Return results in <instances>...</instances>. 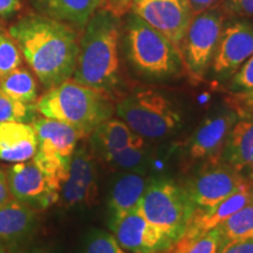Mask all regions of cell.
Segmentation results:
<instances>
[{
  "instance_id": "obj_1",
  "label": "cell",
  "mask_w": 253,
  "mask_h": 253,
  "mask_svg": "<svg viewBox=\"0 0 253 253\" xmlns=\"http://www.w3.org/2000/svg\"><path fill=\"white\" fill-rule=\"evenodd\" d=\"M8 33L47 89L73 77L80 40L72 26L39 13L28 14L12 25Z\"/></svg>"
},
{
  "instance_id": "obj_2",
  "label": "cell",
  "mask_w": 253,
  "mask_h": 253,
  "mask_svg": "<svg viewBox=\"0 0 253 253\" xmlns=\"http://www.w3.org/2000/svg\"><path fill=\"white\" fill-rule=\"evenodd\" d=\"M73 80L109 93L120 84V18L97 8L84 28Z\"/></svg>"
},
{
  "instance_id": "obj_3",
  "label": "cell",
  "mask_w": 253,
  "mask_h": 253,
  "mask_svg": "<svg viewBox=\"0 0 253 253\" xmlns=\"http://www.w3.org/2000/svg\"><path fill=\"white\" fill-rule=\"evenodd\" d=\"M36 108L43 118L66 123L82 136L91 134L113 114V106L106 93L71 79L49 88L37 101Z\"/></svg>"
},
{
  "instance_id": "obj_4",
  "label": "cell",
  "mask_w": 253,
  "mask_h": 253,
  "mask_svg": "<svg viewBox=\"0 0 253 253\" xmlns=\"http://www.w3.org/2000/svg\"><path fill=\"white\" fill-rule=\"evenodd\" d=\"M126 46L131 65L145 77H173L184 65L178 47L131 12L126 17Z\"/></svg>"
},
{
  "instance_id": "obj_5",
  "label": "cell",
  "mask_w": 253,
  "mask_h": 253,
  "mask_svg": "<svg viewBox=\"0 0 253 253\" xmlns=\"http://www.w3.org/2000/svg\"><path fill=\"white\" fill-rule=\"evenodd\" d=\"M137 210L175 243L184 235L196 205L185 188L171 179L150 181Z\"/></svg>"
},
{
  "instance_id": "obj_6",
  "label": "cell",
  "mask_w": 253,
  "mask_h": 253,
  "mask_svg": "<svg viewBox=\"0 0 253 253\" xmlns=\"http://www.w3.org/2000/svg\"><path fill=\"white\" fill-rule=\"evenodd\" d=\"M32 126L37 135V151L32 161L60 191L82 134L66 123L43 116L34 119Z\"/></svg>"
},
{
  "instance_id": "obj_7",
  "label": "cell",
  "mask_w": 253,
  "mask_h": 253,
  "mask_svg": "<svg viewBox=\"0 0 253 253\" xmlns=\"http://www.w3.org/2000/svg\"><path fill=\"white\" fill-rule=\"evenodd\" d=\"M120 119L132 131L145 138H162L177 129L181 116L164 95L155 90H138L116 107Z\"/></svg>"
},
{
  "instance_id": "obj_8",
  "label": "cell",
  "mask_w": 253,
  "mask_h": 253,
  "mask_svg": "<svg viewBox=\"0 0 253 253\" xmlns=\"http://www.w3.org/2000/svg\"><path fill=\"white\" fill-rule=\"evenodd\" d=\"M225 14L217 5L195 14L181 43L183 62L195 77H204L212 62Z\"/></svg>"
},
{
  "instance_id": "obj_9",
  "label": "cell",
  "mask_w": 253,
  "mask_h": 253,
  "mask_svg": "<svg viewBox=\"0 0 253 253\" xmlns=\"http://www.w3.org/2000/svg\"><path fill=\"white\" fill-rule=\"evenodd\" d=\"M129 11L178 48L195 15L189 0H132Z\"/></svg>"
},
{
  "instance_id": "obj_10",
  "label": "cell",
  "mask_w": 253,
  "mask_h": 253,
  "mask_svg": "<svg viewBox=\"0 0 253 253\" xmlns=\"http://www.w3.org/2000/svg\"><path fill=\"white\" fill-rule=\"evenodd\" d=\"M110 229L122 249L131 253H160L173 245L172 240L136 210L110 220Z\"/></svg>"
},
{
  "instance_id": "obj_11",
  "label": "cell",
  "mask_w": 253,
  "mask_h": 253,
  "mask_svg": "<svg viewBox=\"0 0 253 253\" xmlns=\"http://www.w3.org/2000/svg\"><path fill=\"white\" fill-rule=\"evenodd\" d=\"M6 175L12 198L34 210L47 209L59 199L60 191L33 161L14 163Z\"/></svg>"
},
{
  "instance_id": "obj_12",
  "label": "cell",
  "mask_w": 253,
  "mask_h": 253,
  "mask_svg": "<svg viewBox=\"0 0 253 253\" xmlns=\"http://www.w3.org/2000/svg\"><path fill=\"white\" fill-rule=\"evenodd\" d=\"M253 54V25L237 20L224 25L211 67L217 77L229 78Z\"/></svg>"
},
{
  "instance_id": "obj_13",
  "label": "cell",
  "mask_w": 253,
  "mask_h": 253,
  "mask_svg": "<svg viewBox=\"0 0 253 253\" xmlns=\"http://www.w3.org/2000/svg\"><path fill=\"white\" fill-rule=\"evenodd\" d=\"M248 184L240 172L227 164L209 168L184 186L196 208L213 207Z\"/></svg>"
},
{
  "instance_id": "obj_14",
  "label": "cell",
  "mask_w": 253,
  "mask_h": 253,
  "mask_svg": "<svg viewBox=\"0 0 253 253\" xmlns=\"http://www.w3.org/2000/svg\"><path fill=\"white\" fill-rule=\"evenodd\" d=\"M97 196V173L93 157L84 147L75 149L67 178L60 189L59 199L65 207L93 204Z\"/></svg>"
},
{
  "instance_id": "obj_15",
  "label": "cell",
  "mask_w": 253,
  "mask_h": 253,
  "mask_svg": "<svg viewBox=\"0 0 253 253\" xmlns=\"http://www.w3.org/2000/svg\"><path fill=\"white\" fill-rule=\"evenodd\" d=\"M237 121L238 113L231 109H221L208 118L192 136L189 148L190 157L194 160H218Z\"/></svg>"
},
{
  "instance_id": "obj_16",
  "label": "cell",
  "mask_w": 253,
  "mask_h": 253,
  "mask_svg": "<svg viewBox=\"0 0 253 253\" xmlns=\"http://www.w3.org/2000/svg\"><path fill=\"white\" fill-rule=\"evenodd\" d=\"M248 185L249 183L244 188L238 190L235 194L231 195L230 197L225 198L224 201L213 205V207L196 208L184 235L178 240L189 242V240L203 236L208 231L216 229L220 223L227 219L231 214H233L242 208H244L245 205L251 203L248 191Z\"/></svg>"
},
{
  "instance_id": "obj_17",
  "label": "cell",
  "mask_w": 253,
  "mask_h": 253,
  "mask_svg": "<svg viewBox=\"0 0 253 253\" xmlns=\"http://www.w3.org/2000/svg\"><path fill=\"white\" fill-rule=\"evenodd\" d=\"M37 151L33 126L24 122H0V161L26 162Z\"/></svg>"
},
{
  "instance_id": "obj_18",
  "label": "cell",
  "mask_w": 253,
  "mask_h": 253,
  "mask_svg": "<svg viewBox=\"0 0 253 253\" xmlns=\"http://www.w3.org/2000/svg\"><path fill=\"white\" fill-rule=\"evenodd\" d=\"M39 14L84 30L101 0H31Z\"/></svg>"
},
{
  "instance_id": "obj_19",
  "label": "cell",
  "mask_w": 253,
  "mask_h": 253,
  "mask_svg": "<svg viewBox=\"0 0 253 253\" xmlns=\"http://www.w3.org/2000/svg\"><path fill=\"white\" fill-rule=\"evenodd\" d=\"M150 181L142 173H122L115 179L109 195L110 220H115L137 209Z\"/></svg>"
},
{
  "instance_id": "obj_20",
  "label": "cell",
  "mask_w": 253,
  "mask_h": 253,
  "mask_svg": "<svg viewBox=\"0 0 253 253\" xmlns=\"http://www.w3.org/2000/svg\"><path fill=\"white\" fill-rule=\"evenodd\" d=\"M142 141L143 137L132 131L122 120L116 119L106 120L90 134L91 147L102 158Z\"/></svg>"
},
{
  "instance_id": "obj_21",
  "label": "cell",
  "mask_w": 253,
  "mask_h": 253,
  "mask_svg": "<svg viewBox=\"0 0 253 253\" xmlns=\"http://www.w3.org/2000/svg\"><path fill=\"white\" fill-rule=\"evenodd\" d=\"M221 156L227 166L239 172L253 166V113L235 123Z\"/></svg>"
},
{
  "instance_id": "obj_22",
  "label": "cell",
  "mask_w": 253,
  "mask_h": 253,
  "mask_svg": "<svg viewBox=\"0 0 253 253\" xmlns=\"http://www.w3.org/2000/svg\"><path fill=\"white\" fill-rule=\"evenodd\" d=\"M36 221L33 208L11 198L0 207V240L12 242L24 238L34 229Z\"/></svg>"
},
{
  "instance_id": "obj_23",
  "label": "cell",
  "mask_w": 253,
  "mask_h": 253,
  "mask_svg": "<svg viewBox=\"0 0 253 253\" xmlns=\"http://www.w3.org/2000/svg\"><path fill=\"white\" fill-rule=\"evenodd\" d=\"M0 89L12 99L27 104H34L38 97L36 79L31 72L20 67L0 78Z\"/></svg>"
},
{
  "instance_id": "obj_24",
  "label": "cell",
  "mask_w": 253,
  "mask_h": 253,
  "mask_svg": "<svg viewBox=\"0 0 253 253\" xmlns=\"http://www.w3.org/2000/svg\"><path fill=\"white\" fill-rule=\"evenodd\" d=\"M224 245L232 240L253 236V203L245 205L217 226Z\"/></svg>"
},
{
  "instance_id": "obj_25",
  "label": "cell",
  "mask_w": 253,
  "mask_h": 253,
  "mask_svg": "<svg viewBox=\"0 0 253 253\" xmlns=\"http://www.w3.org/2000/svg\"><path fill=\"white\" fill-rule=\"evenodd\" d=\"M223 246L224 242L219 230L216 227L189 242L178 240L170 249L172 253H219Z\"/></svg>"
},
{
  "instance_id": "obj_26",
  "label": "cell",
  "mask_w": 253,
  "mask_h": 253,
  "mask_svg": "<svg viewBox=\"0 0 253 253\" xmlns=\"http://www.w3.org/2000/svg\"><path fill=\"white\" fill-rule=\"evenodd\" d=\"M36 103L27 104L17 101L0 89V122H33Z\"/></svg>"
},
{
  "instance_id": "obj_27",
  "label": "cell",
  "mask_w": 253,
  "mask_h": 253,
  "mask_svg": "<svg viewBox=\"0 0 253 253\" xmlns=\"http://www.w3.org/2000/svg\"><path fill=\"white\" fill-rule=\"evenodd\" d=\"M148 158V150L144 145V141L130 145L118 153L110 154L103 158L112 166L125 170L140 169L144 166Z\"/></svg>"
},
{
  "instance_id": "obj_28",
  "label": "cell",
  "mask_w": 253,
  "mask_h": 253,
  "mask_svg": "<svg viewBox=\"0 0 253 253\" xmlns=\"http://www.w3.org/2000/svg\"><path fill=\"white\" fill-rule=\"evenodd\" d=\"M23 63L19 46L9 33L0 32V78L19 68Z\"/></svg>"
},
{
  "instance_id": "obj_29",
  "label": "cell",
  "mask_w": 253,
  "mask_h": 253,
  "mask_svg": "<svg viewBox=\"0 0 253 253\" xmlns=\"http://www.w3.org/2000/svg\"><path fill=\"white\" fill-rule=\"evenodd\" d=\"M84 253H128L122 249L115 237L104 231H93L87 237Z\"/></svg>"
},
{
  "instance_id": "obj_30",
  "label": "cell",
  "mask_w": 253,
  "mask_h": 253,
  "mask_svg": "<svg viewBox=\"0 0 253 253\" xmlns=\"http://www.w3.org/2000/svg\"><path fill=\"white\" fill-rule=\"evenodd\" d=\"M231 89L236 90L237 93L253 90V54L233 74Z\"/></svg>"
},
{
  "instance_id": "obj_31",
  "label": "cell",
  "mask_w": 253,
  "mask_h": 253,
  "mask_svg": "<svg viewBox=\"0 0 253 253\" xmlns=\"http://www.w3.org/2000/svg\"><path fill=\"white\" fill-rule=\"evenodd\" d=\"M219 253H253V236L226 243Z\"/></svg>"
},
{
  "instance_id": "obj_32",
  "label": "cell",
  "mask_w": 253,
  "mask_h": 253,
  "mask_svg": "<svg viewBox=\"0 0 253 253\" xmlns=\"http://www.w3.org/2000/svg\"><path fill=\"white\" fill-rule=\"evenodd\" d=\"M226 8L239 17H253V0H224Z\"/></svg>"
},
{
  "instance_id": "obj_33",
  "label": "cell",
  "mask_w": 253,
  "mask_h": 253,
  "mask_svg": "<svg viewBox=\"0 0 253 253\" xmlns=\"http://www.w3.org/2000/svg\"><path fill=\"white\" fill-rule=\"evenodd\" d=\"M132 0H103V7L115 17L121 18L130 8Z\"/></svg>"
},
{
  "instance_id": "obj_34",
  "label": "cell",
  "mask_w": 253,
  "mask_h": 253,
  "mask_svg": "<svg viewBox=\"0 0 253 253\" xmlns=\"http://www.w3.org/2000/svg\"><path fill=\"white\" fill-rule=\"evenodd\" d=\"M20 0H0V17H11L20 11Z\"/></svg>"
},
{
  "instance_id": "obj_35",
  "label": "cell",
  "mask_w": 253,
  "mask_h": 253,
  "mask_svg": "<svg viewBox=\"0 0 253 253\" xmlns=\"http://www.w3.org/2000/svg\"><path fill=\"white\" fill-rule=\"evenodd\" d=\"M12 198L11 192H9V186L7 181V175L4 170L0 168V207L7 203Z\"/></svg>"
},
{
  "instance_id": "obj_36",
  "label": "cell",
  "mask_w": 253,
  "mask_h": 253,
  "mask_svg": "<svg viewBox=\"0 0 253 253\" xmlns=\"http://www.w3.org/2000/svg\"><path fill=\"white\" fill-rule=\"evenodd\" d=\"M236 100L238 101L240 108L250 114L253 113V90L246 91V93H237Z\"/></svg>"
},
{
  "instance_id": "obj_37",
  "label": "cell",
  "mask_w": 253,
  "mask_h": 253,
  "mask_svg": "<svg viewBox=\"0 0 253 253\" xmlns=\"http://www.w3.org/2000/svg\"><path fill=\"white\" fill-rule=\"evenodd\" d=\"M190 5H191L192 9H194L195 14L203 12L205 9L213 7L217 5V0H189Z\"/></svg>"
},
{
  "instance_id": "obj_38",
  "label": "cell",
  "mask_w": 253,
  "mask_h": 253,
  "mask_svg": "<svg viewBox=\"0 0 253 253\" xmlns=\"http://www.w3.org/2000/svg\"><path fill=\"white\" fill-rule=\"evenodd\" d=\"M248 191H249V195H250V199H251V203H253V181L249 182Z\"/></svg>"
},
{
  "instance_id": "obj_39",
  "label": "cell",
  "mask_w": 253,
  "mask_h": 253,
  "mask_svg": "<svg viewBox=\"0 0 253 253\" xmlns=\"http://www.w3.org/2000/svg\"><path fill=\"white\" fill-rule=\"evenodd\" d=\"M249 178L251 179V181H253V166L250 168V175H249Z\"/></svg>"
},
{
  "instance_id": "obj_40",
  "label": "cell",
  "mask_w": 253,
  "mask_h": 253,
  "mask_svg": "<svg viewBox=\"0 0 253 253\" xmlns=\"http://www.w3.org/2000/svg\"><path fill=\"white\" fill-rule=\"evenodd\" d=\"M0 253H7V252H6V251H5V249H4V248H2V246H1V244H0Z\"/></svg>"
},
{
  "instance_id": "obj_41",
  "label": "cell",
  "mask_w": 253,
  "mask_h": 253,
  "mask_svg": "<svg viewBox=\"0 0 253 253\" xmlns=\"http://www.w3.org/2000/svg\"><path fill=\"white\" fill-rule=\"evenodd\" d=\"M160 253H172V251H171V249H169V250H167V251H163V252H160Z\"/></svg>"
},
{
  "instance_id": "obj_42",
  "label": "cell",
  "mask_w": 253,
  "mask_h": 253,
  "mask_svg": "<svg viewBox=\"0 0 253 253\" xmlns=\"http://www.w3.org/2000/svg\"><path fill=\"white\" fill-rule=\"evenodd\" d=\"M30 253H41V252H30Z\"/></svg>"
}]
</instances>
